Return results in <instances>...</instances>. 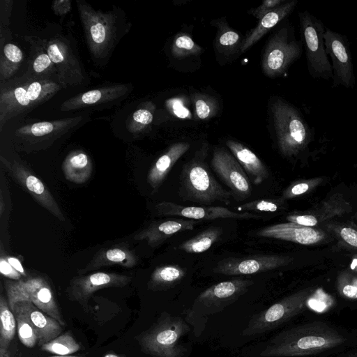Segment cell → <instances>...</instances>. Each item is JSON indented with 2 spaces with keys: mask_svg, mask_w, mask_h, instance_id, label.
<instances>
[{
  "mask_svg": "<svg viewBox=\"0 0 357 357\" xmlns=\"http://www.w3.org/2000/svg\"><path fill=\"white\" fill-rule=\"evenodd\" d=\"M286 257L276 255H258L246 257H228L220 260L213 271L225 275H242L266 272L284 266Z\"/></svg>",
  "mask_w": 357,
  "mask_h": 357,
  "instance_id": "obj_16",
  "label": "cell"
},
{
  "mask_svg": "<svg viewBox=\"0 0 357 357\" xmlns=\"http://www.w3.org/2000/svg\"><path fill=\"white\" fill-rule=\"evenodd\" d=\"M287 220L291 222L310 227L317 224L316 218L311 215H290L287 217Z\"/></svg>",
  "mask_w": 357,
  "mask_h": 357,
  "instance_id": "obj_43",
  "label": "cell"
},
{
  "mask_svg": "<svg viewBox=\"0 0 357 357\" xmlns=\"http://www.w3.org/2000/svg\"><path fill=\"white\" fill-rule=\"evenodd\" d=\"M211 166L224 183L230 188L235 199L241 201L252 193L250 179L235 157L223 148L213 151Z\"/></svg>",
  "mask_w": 357,
  "mask_h": 357,
  "instance_id": "obj_13",
  "label": "cell"
},
{
  "mask_svg": "<svg viewBox=\"0 0 357 357\" xmlns=\"http://www.w3.org/2000/svg\"><path fill=\"white\" fill-rule=\"evenodd\" d=\"M189 330L181 318L163 314L137 340L146 354L158 357H181L185 349L178 342Z\"/></svg>",
  "mask_w": 357,
  "mask_h": 357,
  "instance_id": "obj_6",
  "label": "cell"
},
{
  "mask_svg": "<svg viewBox=\"0 0 357 357\" xmlns=\"http://www.w3.org/2000/svg\"><path fill=\"white\" fill-rule=\"evenodd\" d=\"M1 162L15 181L43 207L61 221L65 218L54 197L43 183L18 162H10L1 156Z\"/></svg>",
  "mask_w": 357,
  "mask_h": 357,
  "instance_id": "obj_15",
  "label": "cell"
},
{
  "mask_svg": "<svg viewBox=\"0 0 357 357\" xmlns=\"http://www.w3.org/2000/svg\"><path fill=\"white\" fill-rule=\"evenodd\" d=\"M185 275V271L178 265L158 266L152 273L148 287L153 291L169 289L178 284Z\"/></svg>",
  "mask_w": 357,
  "mask_h": 357,
  "instance_id": "obj_31",
  "label": "cell"
},
{
  "mask_svg": "<svg viewBox=\"0 0 357 357\" xmlns=\"http://www.w3.org/2000/svg\"><path fill=\"white\" fill-rule=\"evenodd\" d=\"M24 38L30 47V68L27 72L38 78L57 82V70L46 50L45 39L36 36Z\"/></svg>",
  "mask_w": 357,
  "mask_h": 357,
  "instance_id": "obj_24",
  "label": "cell"
},
{
  "mask_svg": "<svg viewBox=\"0 0 357 357\" xmlns=\"http://www.w3.org/2000/svg\"><path fill=\"white\" fill-rule=\"evenodd\" d=\"M85 116L43 121L24 124L15 129V137L24 143L36 144L61 137L82 125Z\"/></svg>",
  "mask_w": 357,
  "mask_h": 357,
  "instance_id": "obj_14",
  "label": "cell"
},
{
  "mask_svg": "<svg viewBox=\"0 0 357 357\" xmlns=\"http://www.w3.org/2000/svg\"><path fill=\"white\" fill-rule=\"evenodd\" d=\"M307 295L298 292L275 303L255 314L243 331V335H255L273 330L303 310Z\"/></svg>",
  "mask_w": 357,
  "mask_h": 357,
  "instance_id": "obj_11",
  "label": "cell"
},
{
  "mask_svg": "<svg viewBox=\"0 0 357 357\" xmlns=\"http://www.w3.org/2000/svg\"><path fill=\"white\" fill-rule=\"evenodd\" d=\"M13 312L17 321V331L20 341L26 347H35L38 339L31 322L17 307H14Z\"/></svg>",
  "mask_w": 357,
  "mask_h": 357,
  "instance_id": "obj_36",
  "label": "cell"
},
{
  "mask_svg": "<svg viewBox=\"0 0 357 357\" xmlns=\"http://www.w3.org/2000/svg\"><path fill=\"white\" fill-rule=\"evenodd\" d=\"M309 188V185L305 183H301L292 186L287 192H284V195L287 197L299 195L305 192Z\"/></svg>",
  "mask_w": 357,
  "mask_h": 357,
  "instance_id": "obj_46",
  "label": "cell"
},
{
  "mask_svg": "<svg viewBox=\"0 0 357 357\" xmlns=\"http://www.w3.org/2000/svg\"><path fill=\"white\" fill-rule=\"evenodd\" d=\"M0 272L5 277L15 280H20L22 276L3 257L0 258Z\"/></svg>",
  "mask_w": 357,
  "mask_h": 357,
  "instance_id": "obj_42",
  "label": "cell"
},
{
  "mask_svg": "<svg viewBox=\"0 0 357 357\" xmlns=\"http://www.w3.org/2000/svg\"><path fill=\"white\" fill-rule=\"evenodd\" d=\"M137 261V255L130 248L116 245L98 252L82 271L106 266L132 268L136 266Z\"/></svg>",
  "mask_w": 357,
  "mask_h": 357,
  "instance_id": "obj_28",
  "label": "cell"
},
{
  "mask_svg": "<svg viewBox=\"0 0 357 357\" xmlns=\"http://www.w3.org/2000/svg\"><path fill=\"white\" fill-rule=\"evenodd\" d=\"M342 292L344 296L350 298H357V287L347 284L344 287Z\"/></svg>",
  "mask_w": 357,
  "mask_h": 357,
  "instance_id": "obj_48",
  "label": "cell"
},
{
  "mask_svg": "<svg viewBox=\"0 0 357 357\" xmlns=\"http://www.w3.org/2000/svg\"><path fill=\"white\" fill-rule=\"evenodd\" d=\"M17 329L14 313L9 307L8 300L0 297V357H8V347Z\"/></svg>",
  "mask_w": 357,
  "mask_h": 357,
  "instance_id": "obj_30",
  "label": "cell"
},
{
  "mask_svg": "<svg viewBox=\"0 0 357 357\" xmlns=\"http://www.w3.org/2000/svg\"><path fill=\"white\" fill-rule=\"evenodd\" d=\"M155 110L151 101L141 103L130 116L126 123L128 130L133 135L143 132L152 123Z\"/></svg>",
  "mask_w": 357,
  "mask_h": 357,
  "instance_id": "obj_34",
  "label": "cell"
},
{
  "mask_svg": "<svg viewBox=\"0 0 357 357\" xmlns=\"http://www.w3.org/2000/svg\"><path fill=\"white\" fill-rule=\"evenodd\" d=\"M14 307H17L31 322L37 336L38 346L41 347L61 335L62 325L32 303L18 302Z\"/></svg>",
  "mask_w": 357,
  "mask_h": 357,
  "instance_id": "obj_21",
  "label": "cell"
},
{
  "mask_svg": "<svg viewBox=\"0 0 357 357\" xmlns=\"http://www.w3.org/2000/svg\"><path fill=\"white\" fill-rule=\"evenodd\" d=\"M131 86L126 84H112L75 95L65 100L60 107L62 112L89 107L107 106L127 97Z\"/></svg>",
  "mask_w": 357,
  "mask_h": 357,
  "instance_id": "obj_19",
  "label": "cell"
},
{
  "mask_svg": "<svg viewBox=\"0 0 357 357\" xmlns=\"http://www.w3.org/2000/svg\"><path fill=\"white\" fill-rule=\"evenodd\" d=\"M195 114L201 120L213 117L217 112V104L215 100L206 95L196 94L193 96Z\"/></svg>",
  "mask_w": 357,
  "mask_h": 357,
  "instance_id": "obj_39",
  "label": "cell"
},
{
  "mask_svg": "<svg viewBox=\"0 0 357 357\" xmlns=\"http://www.w3.org/2000/svg\"><path fill=\"white\" fill-rule=\"evenodd\" d=\"M197 224V221L188 218L155 222L135 234L134 238L146 241L149 246L155 248L176 233L192 230Z\"/></svg>",
  "mask_w": 357,
  "mask_h": 357,
  "instance_id": "obj_23",
  "label": "cell"
},
{
  "mask_svg": "<svg viewBox=\"0 0 357 357\" xmlns=\"http://www.w3.org/2000/svg\"><path fill=\"white\" fill-rule=\"evenodd\" d=\"M216 38V47L222 52H231L240 45L238 33L225 23H219Z\"/></svg>",
  "mask_w": 357,
  "mask_h": 357,
  "instance_id": "obj_38",
  "label": "cell"
},
{
  "mask_svg": "<svg viewBox=\"0 0 357 357\" xmlns=\"http://www.w3.org/2000/svg\"><path fill=\"white\" fill-rule=\"evenodd\" d=\"M257 235L259 237L288 241L303 245L312 244L322 238L321 234L312 227L291 222L266 227L258 231Z\"/></svg>",
  "mask_w": 357,
  "mask_h": 357,
  "instance_id": "obj_22",
  "label": "cell"
},
{
  "mask_svg": "<svg viewBox=\"0 0 357 357\" xmlns=\"http://www.w3.org/2000/svg\"><path fill=\"white\" fill-rule=\"evenodd\" d=\"M202 48L188 34H178L173 40L171 52L174 57L183 59L202 53Z\"/></svg>",
  "mask_w": 357,
  "mask_h": 357,
  "instance_id": "obj_37",
  "label": "cell"
},
{
  "mask_svg": "<svg viewBox=\"0 0 357 357\" xmlns=\"http://www.w3.org/2000/svg\"><path fill=\"white\" fill-rule=\"evenodd\" d=\"M351 337L324 321H314L282 331L266 344L261 357L316 356L346 347Z\"/></svg>",
  "mask_w": 357,
  "mask_h": 357,
  "instance_id": "obj_1",
  "label": "cell"
},
{
  "mask_svg": "<svg viewBox=\"0 0 357 357\" xmlns=\"http://www.w3.org/2000/svg\"><path fill=\"white\" fill-rule=\"evenodd\" d=\"M4 285L12 311L15 303L29 301L62 326L65 325L52 289L44 278L34 277L25 280H5Z\"/></svg>",
  "mask_w": 357,
  "mask_h": 357,
  "instance_id": "obj_8",
  "label": "cell"
},
{
  "mask_svg": "<svg viewBox=\"0 0 357 357\" xmlns=\"http://www.w3.org/2000/svg\"><path fill=\"white\" fill-rule=\"evenodd\" d=\"M340 357H357V351L351 352Z\"/></svg>",
  "mask_w": 357,
  "mask_h": 357,
  "instance_id": "obj_50",
  "label": "cell"
},
{
  "mask_svg": "<svg viewBox=\"0 0 357 357\" xmlns=\"http://www.w3.org/2000/svg\"><path fill=\"white\" fill-rule=\"evenodd\" d=\"M273 126L278 147L284 156L304 153L315 138V128L295 105L275 98L271 105Z\"/></svg>",
  "mask_w": 357,
  "mask_h": 357,
  "instance_id": "obj_4",
  "label": "cell"
},
{
  "mask_svg": "<svg viewBox=\"0 0 357 357\" xmlns=\"http://www.w3.org/2000/svg\"><path fill=\"white\" fill-rule=\"evenodd\" d=\"M324 41L333 70L332 86L354 89L356 79L353 57L347 36L326 27Z\"/></svg>",
  "mask_w": 357,
  "mask_h": 357,
  "instance_id": "obj_12",
  "label": "cell"
},
{
  "mask_svg": "<svg viewBox=\"0 0 357 357\" xmlns=\"http://www.w3.org/2000/svg\"><path fill=\"white\" fill-rule=\"evenodd\" d=\"M158 215L181 216L191 220H213L218 218L240 220L259 219L260 216L250 212H235L222 206H186L170 202H161L155 206Z\"/></svg>",
  "mask_w": 357,
  "mask_h": 357,
  "instance_id": "obj_17",
  "label": "cell"
},
{
  "mask_svg": "<svg viewBox=\"0 0 357 357\" xmlns=\"http://www.w3.org/2000/svg\"><path fill=\"white\" fill-rule=\"evenodd\" d=\"M71 2L69 0L55 1L53 3V9L58 15L66 14L70 9Z\"/></svg>",
  "mask_w": 357,
  "mask_h": 357,
  "instance_id": "obj_45",
  "label": "cell"
},
{
  "mask_svg": "<svg viewBox=\"0 0 357 357\" xmlns=\"http://www.w3.org/2000/svg\"><path fill=\"white\" fill-rule=\"evenodd\" d=\"M252 284V280L242 278L221 282L202 292L195 303L210 307L233 302L244 294Z\"/></svg>",
  "mask_w": 357,
  "mask_h": 357,
  "instance_id": "obj_20",
  "label": "cell"
},
{
  "mask_svg": "<svg viewBox=\"0 0 357 357\" xmlns=\"http://www.w3.org/2000/svg\"><path fill=\"white\" fill-rule=\"evenodd\" d=\"M40 349L56 356H70L80 349V344L70 332H66L44 344Z\"/></svg>",
  "mask_w": 357,
  "mask_h": 357,
  "instance_id": "obj_35",
  "label": "cell"
},
{
  "mask_svg": "<svg viewBox=\"0 0 357 357\" xmlns=\"http://www.w3.org/2000/svg\"><path fill=\"white\" fill-rule=\"evenodd\" d=\"M76 3L89 51L94 62L100 64L111 56L130 23L119 8L104 12L83 0H77Z\"/></svg>",
  "mask_w": 357,
  "mask_h": 357,
  "instance_id": "obj_2",
  "label": "cell"
},
{
  "mask_svg": "<svg viewBox=\"0 0 357 357\" xmlns=\"http://www.w3.org/2000/svg\"><path fill=\"white\" fill-rule=\"evenodd\" d=\"M226 145L254 184L259 185L268 178L266 167L250 149L234 140H227Z\"/></svg>",
  "mask_w": 357,
  "mask_h": 357,
  "instance_id": "obj_25",
  "label": "cell"
},
{
  "mask_svg": "<svg viewBox=\"0 0 357 357\" xmlns=\"http://www.w3.org/2000/svg\"><path fill=\"white\" fill-rule=\"evenodd\" d=\"M102 357H124V356L111 352V353H107V354H105Z\"/></svg>",
  "mask_w": 357,
  "mask_h": 357,
  "instance_id": "obj_49",
  "label": "cell"
},
{
  "mask_svg": "<svg viewBox=\"0 0 357 357\" xmlns=\"http://www.w3.org/2000/svg\"><path fill=\"white\" fill-rule=\"evenodd\" d=\"M286 1L284 0H266L264 1L263 3L257 8L250 10L249 13L259 20L267 13L281 6Z\"/></svg>",
  "mask_w": 357,
  "mask_h": 357,
  "instance_id": "obj_41",
  "label": "cell"
},
{
  "mask_svg": "<svg viewBox=\"0 0 357 357\" xmlns=\"http://www.w3.org/2000/svg\"><path fill=\"white\" fill-rule=\"evenodd\" d=\"M298 3L297 0L286 1L259 19L257 25L247 34L241 47V52H245L259 40L269 30L290 15Z\"/></svg>",
  "mask_w": 357,
  "mask_h": 357,
  "instance_id": "obj_26",
  "label": "cell"
},
{
  "mask_svg": "<svg viewBox=\"0 0 357 357\" xmlns=\"http://www.w3.org/2000/svg\"><path fill=\"white\" fill-rule=\"evenodd\" d=\"M24 58L22 50L10 43L1 45L0 54V82H6L17 73Z\"/></svg>",
  "mask_w": 357,
  "mask_h": 357,
  "instance_id": "obj_32",
  "label": "cell"
},
{
  "mask_svg": "<svg viewBox=\"0 0 357 357\" xmlns=\"http://www.w3.org/2000/svg\"><path fill=\"white\" fill-rule=\"evenodd\" d=\"M8 263L22 275L26 276L25 271L17 258L13 257H8L6 258Z\"/></svg>",
  "mask_w": 357,
  "mask_h": 357,
  "instance_id": "obj_47",
  "label": "cell"
},
{
  "mask_svg": "<svg viewBox=\"0 0 357 357\" xmlns=\"http://www.w3.org/2000/svg\"><path fill=\"white\" fill-rule=\"evenodd\" d=\"M298 18L310 77L326 81L332 79L333 70L324 41L326 27L321 20L307 10L300 12Z\"/></svg>",
  "mask_w": 357,
  "mask_h": 357,
  "instance_id": "obj_7",
  "label": "cell"
},
{
  "mask_svg": "<svg viewBox=\"0 0 357 357\" xmlns=\"http://www.w3.org/2000/svg\"><path fill=\"white\" fill-rule=\"evenodd\" d=\"M65 178L73 183H85L91 176L92 163L88 155L82 151L70 152L62 164Z\"/></svg>",
  "mask_w": 357,
  "mask_h": 357,
  "instance_id": "obj_29",
  "label": "cell"
},
{
  "mask_svg": "<svg viewBox=\"0 0 357 357\" xmlns=\"http://www.w3.org/2000/svg\"><path fill=\"white\" fill-rule=\"evenodd\" d=\"M222 234V228L211 227L200 234L183 242L178 249L187 253H201L208 250Z\"/></svg>",
  "mask_w": 357,
  "mask_h": 357,
  "instance_id": "obj_33",
  "label": "cell"
},
{
  "mask_svg": "<svg viewBox=\"0 0 357 357\" xmlns=\"http://www.w3.org/2000/svg\"><path fill=\"white\" fill-rule=\"evenodd\" d=\"M131 280L130 275L105 272L76 277L70 283L68 296L70 300L83 304L96 291L104 288L123 287Z\"/></svg>",
  "mask_w": 357,
  "mask_h": 357,
  "instance_id": "obj_18",
  "label": "cell"
},
{
  "mask_svg": "<svg viewBox=\"0 0 357 357\" xmlns=\"http://www.w3.org/2000/svg\"><path fill=\"white\" fill-rule=\"evenodd\" d=\"M237 209L243 212L250 211L275 212L278 211V205L276 202L271 199H257L243 204L237 207Z\"/></svg>",
  "mask_w": 357,
  "mask_h": 357,
  "instance_id": "obj_40",
  "label": "cell"
},
{
  "mask_svg": "<svg viewBox=\"0 0 357 357\" xmlns=\"http://www.w3.org/2000/svg\"><path fill=\"white\" fill-rule=\"evenodd\" d=\"M189 149L188 143L178 142L172 145L158 158L147 176V181L153 190L155 191L160 187L172 167Z\"/></svg>",
  "mask_w": 357,
  "mask_h": 357,
  "instance_id": "obj_27",
  "label": "cell"
},
{
  "mask_svg": "<svg viewBox=\"0 0 357 357\" xmlns=\"http://www.w3.org/2000/svg\"><path fill=\"white\" fill-rule=\"evenodd\" d=\"M61 89L64 88L57 82L38 78L28 72L1 83L0 130L8 121L47 102Z\"/></svg>",
  "mask_w": 357,
  "mask_h": 357,
  "instance_id": "obj_3",
  "label": "cell"
},
{
  "mask_svg": "<svg viewBox=\"0 0 357 357\" xmlns=\"http://www.w3.org/2000/svg\"><path fill=\"white\" fill-rule=\"evenodd\" d=\"M46 50L57 70V82L63 88L83 84L86 73L71 42L56 35L45 39Z\"/></svg>",
  "mask_w": 357,
  "mask_h": 357,
  "instance_id": "obj_10",
  "label": "cell"
},
{
  "mask_svg": "<svg viewBox=\"0 0 357 357\" xmlns=\"http://www.w3.org/2000/svg\"><path fill=\"white\" fill-rule=\"evenodd\" d=\"M52 357H86V356H83V355H81V356L70 355V356H52Z\"/></svg>",
  "mask_w": 357,
  "mask_h": 357,
  "instance_id": "obj_52",
  "label": "cell"
},
{
  "mask_svg": "<svg viewBox=\"0 0 357 357\" xmlns=\"http://www.w3.org/2000/svg\"><path fill=\"white\" fill-rule=\"evenodd\" d=\"M179 195L184 201L204 205L217 202L228 204L233 196L216 181L205 162L197 158L182 169Z\"/></svg>",
  "mask_w": 357,
  "mask_h": 357,
  "instance_id": "obj_5",
  "label": "cell"
},
{
  "mask_svg": "<svg viewBox=\"0 0 357 357\" xmlns=\"http://www.w3.org/2000/svg\"><path fill=\"white\" fill-rule=\"evenodd\" d=\"M303 43L295 36L294 27L284 26L268 40L261 65L265 75L274 77L283 75L302 55Z\"/></svg>",
  "mask_w": 357,
  "mask_h": 357,
  "instance_id": "obj_9",
  "label": "cell"
},
{
  "mask_svg": "<svg viewBox=\"0 0 357 357\" xmlns=\"http://www.w3.org/2000/svg\"><path fill=\"white\" fill-rule=\"evenodd\" d=\"M3 210V197H2V195L1 194V204H0V211H1L0 213H1V215H2Z\"/></svg>",
  "mask_w": 357,
  "mask_h": 357,
  "instance_id": "obj_51",
  "label": "cell"
},
{
  "mask_svg": "<svg viewBox=\"0 0 357 357\" xmlns=\"http://www.w3.org/2000/svg\"><path fill=\"white\" fill-rule=\"evenodd\" d=\"M340 236L348 244L357 247V231L350 227H344L340 231Z\"/></svg>",
  "mask_w": 357,
  "mask_h": 357,
  "instance_id": "obj_44",
  "label": "cell"
}]
</instances>
